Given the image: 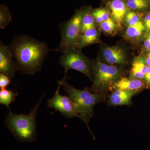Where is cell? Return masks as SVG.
Masks as SVG:
<instances>
[{
    "instance_id": "cell-1",
    "label": "cell",
    "mask_w": 150,
    "mask_h": 150,
    "mask_svg": "<svg viewBox=\"0 0 150 150\" xmlns=\"http://www.w3.org/2000/svg\"><path fill=\"white\" fill-rule=\"evenodd\" d=\"M18 70L33 75L42 69L43 62L51 51L45 42L26 35H19L11 43Z\"/></svg>"
},
{
    "instance_id": "cell-2",
    "label": "cell",
    "mask_w": 150,
    "mask_h": 150,
    "mask_svg": "<svg viewBox=\"0 0 150 150\" xmlns=\"http://www.w3.org/2000/svg\"><path fill=\"white\" fill-rule=\"evenodd\" d=\"M45 94L32 108L29 114H15L9 110L6 115V126L18 142L28 143L35 141L37 138L36 118L38 110Z\"/></svg>"
},
{
    "instance_id": "cell-3",
    "label": "cell",
    "mask_w": 150,
    "mask_h": 150,
    "mask_svg": "<svg viewBox=\"0 0 150 150\" xmlns=\"http://www.w3.org/2000/svg\"><path fill=\"white\" fill-rule=\"evenodd\" d=\"M60 81L64 91L74 103L76 110L80 115L81 120L86 123L94 139H95L89 128V121L93 116L95 105L105 100V94L93 93L87 88H85L83 90L77 89L69 85L66 80L62 79Z\"/></svg>"
},
{
    "instance_id": "cell-4",
    "label": "cell",
    "mask_w": 150,
    "mask_h": 150,
    "mask_svg": "<svg viewBox=\"0 0 150 150\" xmlns=\"http://www.w3.org/2000/svg\"><path fill=\"white\" fill-rule=\"evenodd\" d=\"M92 74L93 84L90 91L93 93H105L111 91L112 86L122 77L121 69L99 61L93 62Z\"/></svg>"
},
{
    "instance_id": "cell-5",
    "label": "cell",
    "mask_w": 150,
    "mask_h": 150,
    "mask_svg": "<svg viewBox=\"0 0 150 150\" xmlns=\"http://www.w3.org/2000/svg\"><path fill=\"white\" fill-rule=\"evenodd\" d=\"M62 53L59 64L64 69L65 76L63 80H67L68 79L67 74L69 70L74 69L82 73L93 81L92 74L93 62L79 49L76 48H67Z\"/></svg>"
},
{
    "instance_id": "cell-6",
    "label": "cell",
    "mask_w": 150,
    "mask_h": 150,
    "mask_svg": "<svg viewBox=\"0 0 150 150\" xmlns=\"http://www.w3.org/2000/svg\"><path fill=\"white\" fill-rule=\"evenodd\" d=\"M88 11H79L71 19L59 25L61 40L56 51L63 52L67 48H76L81 34V24L84 16Z\"/></svg>"
},
{
    "instance_id": "cell-7",
    "label": "cell",
    "mask_w": 150,
    "mask_h": 150,
    "mask_svg": "<svg viewBox=\"0 0 150 150\" xmlns=\"http://www.w3.org/2000/svg\"><path fill=\"white\" fill-rule=\"evenodd\" d=\"M62 86L61 81H58V87L54 96L48 100V106L59 111L61 114L67 118H72L76 117L80 118L75 104L72 100L66 96L62 95L60 93V90Z\"/></svg>"
},
{
    "instance_id": "cell-8",
    "label": "cell",
    "mask_w": 150,
    "mask_h": 150,
    "mask_svg": "<svg viewBox=\"0 0 150 150\" xmlns=\"http://www.w3.org/2000/svg\"><path fill=\"white\" fill-rule=\"evenodd\" d=\"M10 47L0 43V73L7 76L10 79L14 76L18 71L16 62Z\"/></svg>"
},
{
    "instance_id": "cell-9",
    "label": "cell",
    "mask_w": 150,
    "mask_h": 150,
    "mask_svg": "<svg viewBox=\"0 0 150 150\" xmlns=\"http://www.w3.org/2000/svg\"><path fill=\"white\" fill-rule=\"evenodd\" d=\"M146 83L142 80L131 78L121 77L112 86L111 91L121 89L139 93L147 86Z\"/></svg>"
},
{
    "instance_id": "cell-10",
    "label": "cell",
    "mask_w": 150,
    "mask_h": 150,
    "mask_svg": "<svg viewBox=\"0 0 150 150\" xmlns=\"http://www.w3.org/2000/svg\"><path fill=\"white\" fill-rule=\"evenodd\" d=\"M103 58L107 63L111 64H125L126 54L122 48L117 46H108L103 50Z\"/></svg>"
},
{
    "instance_id": "cell-11",
    "label": "cell",
    "mask_w": 150,
    "mask_h": 150,
    "mask_svg": "<svg viewBox=\"0 0 150 150\" xmlns=\"http://www.w3.org/2000/svg\"><path fill=\"white\" fill-rule=\"evenodd\" d=\"M137 92L123 90L117 89L113 91L108 96V103L109 105H129L131 104V99Z\"/></svg>"
},
{
    "instance_id": "cell-12",
    "label": "cell",
    "mask_w": 150,
    "mask_h": 150,
    "mask_svg": "<svg viewBox=\"0 0 150 150\" xmlns=\"http://www.w3.org/2000/svg\"><path fill=\"white\" fill-rule=\"evenodd\" d=\"M148 68L145 59L143 57L140 56L136 57L132 63L130 78L137 79H144Z\"/></svg>"
},
{
    "instance_id": "cell-13",
    "label": "cell",
    "mask_w": 150,
    "mask_h": 150,
    "mask_svg": "<svg viewBox=\"0 0 150 150\" xmlns=\"http://www.w3.org/2000/svg\"><path fill=\"white\" fill-rule=\"evenodd\" d=\"M111 14L114 21L118 25L122 23L127 12L126 5L123 0H113L110 4Z\"/></svg>"
},
{
    "instance_id": "cell-14",
    "label": "cell",
    "mask_w": 150,
    "mask_h": 150,
    "mask_svg": "<svg viewBox=\"0 0 150 150\" xmlns=\"http://www.w3.org/2000/svg\"><path fill=\"white\" fill-rule=\"evenodd\" d=\"M99 33L96 28L81 33L78 39L76 48L81 49L85 46L96 43L98 39Z\"/></svg>"
},
{
    "instance_id": "cell-15",
    "label": "cell",
    "mask_w": 150,
    "mask_h": 150,
    "mask_svg": "<svg viewBox=\"0 0 150 150\" xmlns=\"http://www.w3.org/2000/svg\"><path fill=\"white\" fill-rule=\"evenodd\" d=\"M18 93L13 91L5 88L1 89L0 90V103L6 105L9 109V105L12 102H15L16 98Z\"/></svg>"
},
{
    "instance_id": "cell-16",
    "label": "cell",
    "mask_w": 150,
    "mask_h": 150,
    "mask_svg": "<svg viewBox=\"0 0 150 150\" xmlns=\"http://www.w3.org/2000/svg\"><path fill=\"white\" fill-rule=\"evenodd\" d=\"M95 19L92 13L88 11L84 16L81 24V33L95 28Z\"/></svg>"
},
{
    "instance_id": "cell-17",
    "label": "cell",
    "mask_w": 150,
    "mask_h": 150,
    "mask_svg": "<svg viewBox=\"0 0 150 150\" xmlns=\"http://www.w3.org/2000/svg\"><path fill=\"white\" fill-rule=\"evenodd\" d=\"M12 17L8 8L5 6H1L0 9V28H5L11 21Z\"/></svg>"
},
{
    "instance_id": "cell-18",
    "label": "cell",
    "mask_w": 150,
    "mask_h": 150,
    "mask_svg": "<svg viewBox=\"0 0 150 150\" xmlns=\"http://www.w3.org/2000/svg\"><path fill=\"white\" fill-rule=\"evenodd\" d=\"M145 29L144 25L142 22L136 25H128L126 30V35L131 38L139 37Z\"/></svg>"
},
{
    "instance_id": "cell-19",
    "label": "cell",
    "mask_w": 150,
    "mask_h": 150,
    "mask_svg": "<svg viewBox=\"0 0 150 150\" xmlns=\"http://www.w3.org/2000/svg\"><path fill=\"white\" fill-rule=\"evenodd\" d=\"M92 14L96 22L100 24L110 18L109 13L104 9L100 8L96 10L93 12Z\"/></svg>"
},
{
    "instance_id": "cell-20",
    "label": "cell",
    "mask_w": 150,
    "mask_h": 150,
    "mask_svg": "<svg viewBox=\"0 0 150 150\" xmlns=\"http://www.w3.org/2000/svg\"><path fill=\"white\" fill-rule=\"evenodd\" d=\"M100 26L105 32L109 33H113L117 28L115 22L110 18L100 23Z\"/></svg>"
},
{
    "instance_id": "cell-21",
    "label": "cell",
    "mask_w": 150,
    "mask_h": 150,
    "mask_svg": "<svg viewBox=\"0 0 150 150\" xmlns=\"http://www.w3.org/2000/svg\"><path fill=\"white\" fill-rule=\"evenodd\" d=\"M126 20L128 25H134L142 22L137 14L133 12H129L126 15Z\"/></svg>"
},
{
    "instance_id": "cell-22",
    "label": "cell",
    "mask_w": 150,
    "mask_h": 150,
    "mask_svg": "<svg viewBox=\"0 0 150 150\" xmlns=\"http://www.w3.org/2000/svg\"><path fill=\"white\" fill-rule=\"evenodd\" d=\"M126 4L129 8L134 10L141 9L147 6L146 2H142L135 0H128Z\"/></svg>"
},
{
    "instance_id": "cell-23",
    "label": "cell",
    "mask_w": 150,
    "mask_h": 150,
    "mask_svg": "<svg viewBox=\"0 0 150 150\" xmlns=\"http://www.w3.org/2000/svg\"><path fill=\"white\" fill-rule=\"evenodd\" d=\"M10 79L2 74H0V88H5L10 83Z\"/></svg>"
},
{
    "instance_id": "cell-24",
    "label": "cell",
    "mask_w": 150,
    "mask_h": 150,
    "mask_svg": "<svg viewBox=\"0 0 150 150\" xmlns=\"http://www.w3.org/2000/svg\"><path fill=\"white\" fill-rule=\"evenodd\" d=\"M144 24L146 29L148 31L150 30V13L145 16L144 19Z\"/></svg>"
},
{
    "instance_id": "cell-25",
    "label": "cell",
    "mask_w": 150,
    "mask_h": 150,
    "mask_svg": "<svg viewBox=\"0 0 150 150\" xmlns=\"http://www.w3.org/2000/svg\"><path fill=\"white\" fill-rule=\"evenodd\" d=\"M144 46L147 51H150V33L145 39L144 42Z\"/></svg>"
},
{
    "instance_id": "cell-26",
    "label": "cell",
    "mask_w": 150,
    "mask_h": 150,
    "mask_svg": "<svg viewBox=\"0 0 150 150\" xmlns=\"http://www.w3.org/2000/svg\"><path fill=\"white\" fill-rule=\"evenodd\" d=\"M144 80L147 84L150 86V67H148L147 71L145 75Z\"/></svg>"
},
{
    "instance_id": "cell-27",
    "label": "cell",
    "mask_w": 150,
    "mask_h": 150,
    "mask_svg": "<svg viewBox=\"0 0 150 150\" xmlns=\"http://www.w3.org/2000/svg\"><path fill=\"white\" fill-rule=\"evenodd\" d=\"M146 64L148 67H150V52L147 55L146 58L145 59Z\"/></svg>"
},
{
    "instance_id": "cell-28",
    "label": "cell",
    "mask_w": 150,
    "mask_h": 150,
    "mask_svg": "<svg viewBox=\"0 0 150 150\" xmlns=\"http://www.w3.org/2000/svg\"><path fill=\"white\" fill-rule=\"evenodd\" d=\"M135 1H138L142 2H146L145 0H135Z\"/></svg>"
}]
</instances>
